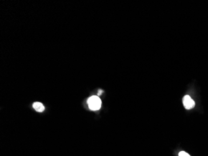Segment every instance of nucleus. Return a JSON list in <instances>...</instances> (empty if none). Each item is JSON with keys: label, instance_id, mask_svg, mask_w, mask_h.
<instances>
[{"label": "nucleus", "instance_id": "nucleus-2", "mask_svg": "<svg viewBox=\"0 0 208 156\" xmlns=\"http://www.w3.org/2000/svg\"><path fill=\"white\" fill-rule=\"evenodd\" d=\"M183 103L184 108L186 109H191L195 107V101H194L191 99V97L188 95H186L183 97Z\"/></svg>", "mask_w": 208, "mask_h": 156}, {"label": "nucleus", "instance_id": "nucleus-4", "mask_svg": "<svg viewBox=\"0 0 208 156\" xmlns=\"http://www.w3.org/2000/svg\"><path fill=\"white\" fill-rule=\"evenodd\" d=\"M179 156H191V155L184 151H181L179 153Z\"/></svg>", "mask_w": 208, "mask_h": 156}, {"label": "nucleus", "instance_id": "nucleus-1", "mask_svg": "<svg viewBox=\"0 0 208 156\" xmlns=\"http://www.w3.org/2000/svg\"><path fill=\"white\" fill-rule=\"evenodd\" d=\"M87 103L90 109L92 111H97L100 109L102 104L100 99L99 98V97L96 96H94L90 97L88 99Z\"/></svg>", "mask_w": 208, "mask_h": 156}, {"label": "nucleus", "instance_id": "nucleus-3", "mask_svg": "<svg viewBox=\"0 0 208 156\" xmlns=\"http://www.w3.org/2000/svg\"><path fill=\"white\" fill-rule=\"evenodd\" d=\"M33 106V108L34 109H35L36 111L38 112H43L45 109V108H44V105L42 104V103H41L39 102H36V103H34L32 105Z\"/></svg>", "mask_w": 208, "mask_h": 156}, {"label": "nucleus", "instance_id": "nucleus-5", "mask_svg": "<svg viewBox=\"0 0 208 156\" xmlns=\"http://www.w3.org/2000/svg\"><path fill=\"white\" fill-rule=\"evenodd\" d=\"M102 93H103V91H101V90H100V91H99V93H98V95H99V96H100V95L102 94Z\"/></svg>", "mask_w": 208, "mask_h": 156}]
</instances>
